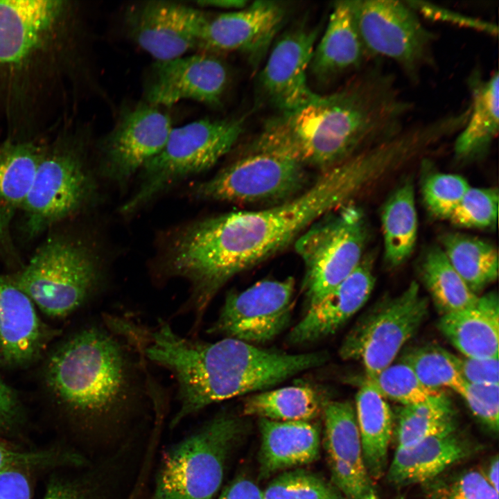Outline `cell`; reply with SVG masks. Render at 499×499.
Wrapping results in <instances>:
<instances>
[{"label":"cell","instance_id":"obj_39","mask_svg":"<svg viewBox=\"0 0 499 499\" xmlns=\"http://www.w3.org/2000/svg\"><path fill=\"white\" fill-rule=\"evenodd\" d=\"M499 193L497 188L470 187L448 220L466 229H489L498 221Z\"/></svg>","mask_w":499,"mask_h":499},{"label":"cell","instance_id":"obj_32","mask_svg":"<svg viewBox=\"0 0 499 499\" xmlns=\"http://www.w3.org/2000/svg\"><path fill=\"white\" fill-rule=\"evenodd\" d=\"M326 402L310 386H288L250 396L243 414L277 421H310L322 413Z\"/></svg>","mask_w":499,"mask_h":499},{"label":"cell","instance_id":"obj_35","mask_svg":"<svg viewBox=\"0 0 499 499\" xmlns=\"http://www.w3.org/2000/svg\"><path fill=\"white\" fill-rule=\"evenodd\" d=\"M402 360L430 389L448 387L461 395L466 385L459 370L457 356L439 347L430 345L414 349Z\"/></svg>","mask_w":499,"mask_h":499},{"label":"cell","instance_id":"obj_4","mask_svg":"<svg viewBox=\"0 0 499 499\" xmlns=\"http://www.w3.org/2000/svg\"><path fill=\"white\" fill-rule=\"evenodd\" d=\"M73 334L50 357L46 380L72 410L105 421H119L147 394L143 354L107 319Z\"/></svg>","mask_w":499,"mask_h":499},{"label":"cell","instance_id":"obj_18","mask_svg":"<svg viewBox=\"0 0 499 499\" xmlns=\"http://www.w3.org/2000/svg\"><path fill=\"white\" fill-rule=\"evenodd\" d=\"M229 79L226 64L210 53L155 61L145 83L146 103L161 107L192 100L218 107L221 105Z\"/></svg>","mask_w":499,"mask_h":499},{"label":"cell","instance_id":"obj_28","mask_svg":"<svg viewBox=\"0 0 499 499\" xmlns=\"http://www.w3.org/2000/svg\"><path fill=\"white\" fill-rule=\"evenodd\" d=\"M471 101L470 114L454 143V157L459 161H469L483 157L489 150L499 129V75L489 78L473 71L467 80Z\"/></svg>","mask_w":499,"mask_h":499},{"label":"cell","instance_id":"obj_44","mask_svg":"<svg viewBox=\"0 0 499 499\" xmlns=\"http://www.w3.org/2000/svg\"><path fill=\"white\" fill-rule=\"evenodd\" d=\"M24 467L0 471V499H31V485Z\"/></svg>","mask_w":499,"mask_h":499},{"label":"cell","instance_id":"obj_42","mask_svg":"<svg viewBox=\"0 0 499 499\" xmlns=\"http://www.w3.org/2000/svg\"><path fill=\"white\" fill-rule=\"evenodd\" d=\"M405 1L419 15L421 14L428 19L472 28L491 35L498 34L497 25L491 21L465 15L428 1L407 0Z\"/></svg>","mask_w":499,"mask_h":499},{"label":"cell","instance_id":"obj_22","mask_svg":"<svg viewBox=\"0 0 499 499\" xmlns=\"http://www.w3.org/2000/svg\"><path fill=\"white\" fill-rule=\"evenodd\" d=\"M373 268L372 254L364 255L347 279L308 307L304 317L290 331L289 342H312L338 331L369 299L375 284Z\"/></svg>","mask_w":499,"mask_h":499},{"label":"cell","instance_id":"obj_36","mask_svg":"<svg viewBox=\"0 0 499 499\" xmlns=\"http://www.w3.org/2000/svg\"><path fill=\"white\" fill-rule=\"evenodd\" d=\"M262 493L263 499H346L331 482L301 469L282 473Z\"/></svg>","mask_w":499,"mask_h":499},{"label":"cell","instance_id":"obj_8","mask_svg":"<svg viewBox=\"0 0 499 499\" xmlns=\"http://www.w3.org/2000/svg\"><path fill=\"white\" fill-rule=\"evenodd\" d=\"M245 430L238 417L221 412L173 444L164 455L151 499H213Z\"/></svg>","mask_w":499,"mask_h":499},{"label":"cell","instance_id":"obj_23","mask_svg":"<svg viewBox=\"0 0 499 499\" xmlns=\"http://www.w3.org/2000/svg\"><path fill=\"white\" fill-rule=\"evenodd\" d=\"M46 342V331L36 308L11 277L0 274V367L32 362Z\"/></svg>","mask_w":499,"mask_h":499},{"label":"cell","instance_id":"obj_41","mask_svg":"<svg viewBox=\"0 0 499 499\" xmlns=\"http://www.w3.org/2000/svg\"><path fill=\"white\" fill-rule=\"evenodd\" d=\"M473 414L491 432L499 427V384L466 383L460 395Z\"/></svg>","mask_w":499,"mask_h":499},{"label":"cell","instance_id":"obj_12","mask_svg":"<svg viewBox=\"0 0 499 499\" xmlns=\"http://www.w3.org/2000/svg\"><path fill=\"white\" fill-rule=\"evenodd\" d=\"M353 17L367 57L392 60L416 82L435 62L436 36L405 1H350Z\"/></svg>","mask_w":499,"mask_h":499},{"label":"cell","instance_id":"obj_11","mask_svg":"<svg viewBox=\"0 0 499 499\" xmlns=\"http://www.w3.org/2000/svg\"><path fill=\"white\" fill-rule=\"evenodd\" d=\"M306 167L258 139L210 179L192 187L199 200L237 204L279 203L306 188Z\"/></svg>","mask_w":499,"mask_h":499},{"label":"cell","instance_id":"obj_43","mask_svg":"<svg viewBox=\"0 0 499 499\" xmlns=\"http://www.w3.org/2000/svg\"><path fill=\"white\" fill-rule=\"evenodd\" d=\"M459 372L470 384H499L498 358H474L457 356Z\"/></svg>","mask_w":499,"mask_h":499},{"label":"cell","instance_id":"obj_38","mask_svg":"<svg viewBox=\"0 0 499 499\" xmlns=\"http://www.w3.org/2000/svg\"><path fill=\"white\" fill-rule=\"evenodd\" d=\"M423 486L425 499H498V491L474 469L443 474Z\"/></svg>","mask_w":499,"mask_h":499},{"label":"cell","instance_id":"obj_1","mask_svg":"<svg viewBox=\"0 0 499 499\" xmlns=\"http://www.w3.org/2000/svg\"><path fill=\"white\" fill-rule=\"evenodd\" d=\"M376 161L356 154L322 171L292 198L264 209L231 211L189 223L168 243L164 268L191 286L186 308L201 319L232 277L279 252L313 223L352 202L380 178Z\"/></svg>","mask_w":499,"mask_h":499},{"label":"cell","instance_id":"obj_30","mask_svg":"<svg viewBox=\"0 0 499 499\" xmlns=\"http://www.w3.org/2000/svg\"><path fill=\"white\" fill-rule=\"evenodd\" d=\"M384 259L396 268L412 254L418 233L414 189L410 181L399 186L385 203L381 213Z\"/></svg>","mask_w":499,"mask_h":499},{"label":"cell","instance_id":"obj_34","mask_svg":"<svg viewBox=\"0 0 499 499\" xmlns=\"http://www.w3.org/2000/svg\"><path fill=\"white\" fill-rule=\"evenodd\" d=\"M420 273L441 315L470 307L478 299L452 267L440 246H432L426 251Z\"/></svg>","mask_w":499,"mask_h":499},{"label":"cell","instance_id":"obj_49","mask_svg":"<svg viewBox=\"0 0 499 499\" xmlns=\"http://www.w3.org/2000/svg\"><path fill=\"white\" fill-rule=\"evenodd\" d=\"M200 7H211L233 11L242 9L250 3L247 0H206L196 2Z\"/></svg>","mask_w":499,"mask_h":499},{"label":"cell","instance_id":"obj_50","mask_svg":"<svg viewBox=\"0 0 499 499\" xmlns=\"http://www.w3.org/2000/svg\"><path fill=\"white\" fill-rule=\"evenodd\" d=\"M498 455L493 456L489 462L486 468L482 471L489 484L498 491Z\"/></svg>","mask_w":499,"mask_h":499},{"label":"cell","instance_id":"obj_37","mask_svg":"<svg viewBox=\"0 0 499 499\" xmlns=\"http://www.w3.org/2000/svg\"><path fill=\"white\" fill-rule=\"evenodd\" d=\"M366 379L385 399H391L402 405L424 402L442 392L426 387L412 369L403 360L392 363L376 376Z\"/></svg>","mask_w":499,"mask_h":499},{"label":"cell","instance_id":"obj_17","mask_svg":"<svg viewBox=\"0 0 499 499\" xmlns=\"http://www.w3.org/2000/svg\"><path fill=\"white\" fill-rule=\"evenodd\" d=\"M319 35L317 28L299 25L285 32L272 45L258 77L263 100L286 113L316 100L308 80Z\"/></svg>","mask_w":499,"mask_h":499},{"label":"cell","instance_id":"obj_6","mask_svg":"<svg viewBox=\"0 0 499 499\" xmlns=\"http://www.w3.org/2000/svg\"><path fill=\"white\" fill-rule=\"evenodd\" d=\"M43 313L62 318L76 310L102 280L97 254L82 239L61 233L46 238L11 277Z\"/></svg>","mask_w":499,"mask_h":499},{"label":"cell","instance_id":"obj_2","mask_svg":"<svg viewBox=\"0 0 499 499\" xmlns=\"http://www.w3.org/2000/svg\"><path fill=\"white\" fill-rule=\"evenodd\" d=\"M413 108L376 62L338 91L270 119L256 139L324 171L398 134Z\"/></svg>","mask_w":499,"mask_h":499},{"label":"cell","instance_id":"obj_27","mask_svg":"<svg viewBox=\"0 0 499 499\" xmlns=\"http://www.w3.org/2000/svg\"><path fill=\"white\" fill-rule=\"evenodd\" d=\"M438 327L464 356L498 358L499 299L497 292L478 297L470 307L441 315Z\"/></svg>","mask_w":499,"mask_h":499},{"label":"cell","instance_id":"obj_26","mask_svg":"<svg viewBox=\"0 0 499 499\" xmlns=\"http://www.w3.org/2000/svg\"><path fill=\"white\" fill-rule=\"evenodd\" d=\"M368 58L354 22L350 1L335 2L326 28L315 46L309 73L320 83H328L360 67Z\"/></svg>","mask_w":499,"mask_h":499},{"label":"cell","instance_id":"obj_45","mask_svg":"<svg viewBox=\"0 0 499 499\" xmlns=\"http://www.w3.org/2000/svg\"><path fill=\"white\" fill-rule=\"evenodd\" d=\"M47 459V455L17 450L0 441V471L12 467H27Z\"/></svg>","mask_w":499,"mask_h":499},{"label":"cell","instance_id":"obj_10","mask_svg":"<svg viewBox=\"0 0 499 499\" xmlns=\"http://www.w3.org/2000/svg\"><path fill=\"white\" fill-rule=\"evenodd\" d=\"M84 148L77 138L62 137L44 146L32 186L21 210L23 229L35 238L81 211L94 193Z\"/></svg>","mask_w":499,"mask_h":499},{"label":"cell","instance_id":"obj_40","mask_svg":"<svg viewBox=\"0 0 499 499\" xmlns=\"http://www.w3.org/2000/svg\"><path fill=\"white\" fill-rule=\"evenodd\" d=\"M470 187L459 175L437 173L424 181L422 196L432 216L448 220Z\"/></svg>","mask_w":499,"mask_h":499},{"label":"cell","instance_id":"obj_25","mask_svg":"<svg viewBox=\"0 0 499 499\" xmlns=\"http://www.w3.org/2000/svg\"><path fill=\"white\" fill-rule=\"evenodd\" d=\"M259 428L261 479L280 471L310 464L319 456L320 432L310 421H277L259 418Z\"/></svg>","mask_w":499,"mask_h":499},{"label":"cell","instance_id":"obj_7","mask_svg":"<svg viewBox=\"0 0 499 499\" xmlns=\"http://www.w3.org/2000/svg\"><path fill=\"white\" fill-rule=\"evenodd\" d=\"M243 125L238 118L201 119L173 128L162 150L140 170L139 186L121 213H133L180 182L213 167L233 148Z\"/></svg>","mask_w":499,"mask_h":499},{"label":"cell","instance_id":"obj_3","mask_svg":"<svg viewBox=\"0 0 499 499\" xmlns=\"http://www.w3.org/2000/svg\"><path fill=\"white\" fill-rule=\"evenodd\" d=\"M140 347L145 358L176 378L180 405L171 427L211 404L272 387L328 359L324 351L289 354L229 338L194 340L177 334L165 322L143 330Z\"/></svg>","mask_w":499,"mask_h":499},{"label":"cell","instance_id":"obj_9","mask_svg":"<svg viewBox=\"0 0 499 499\" xmlns=\"http://www.w3.org/2000/svg\"><path fill=\"white\" fill-rule=\"evenodd\" d=\"M367 237L365 215L351 202L326 214L297 238L295 249L304 265L302 290L308 307L354 271Z\"/></svg>","mask_w":499,"mask_h":499},{"label":"cell","instance_id":"obj_29","mask_svg":"<svg viewBox=\"0 0 499 499\" xmlns=\"http://www.w3.org/2000/svg\"><path fill=\"white\" fill-rule=\"evenodd\" d=\"M356 416L365 464L374 480L385 476L394 419L385 399L366 379L356 396Z\"/></svg>","mask_w":499,"mask_h":499},{"label":"cell","instance_id":"obj_48","mask_svg":"<svg viewBox=\"0 0 499 499\" xmlns=\"http://www.w3.org/2000/svg\"><path fill=\"white\" fill-rule=\"evenodd\" d=\"M43 499H86L83 493L71 484L65 482H51Z\"/></svg>","mask_w":499,"mask_h":499},{"label":"cell","instance_id":"obj_16","mask_svg":"<svg viewBox=\"0 0 499 499\" xmlns=\"http://www.w3.org/2000/svg\"><path fill=\"white\" fill-rule=\"evenodd\" d=\"M173 129L170 116L147 103L123 110L100 143V168L123 185L165 146Z\"/></svg>","mask_w":499,"mask_h":499},{"label":"cell","instance_id":"obj_19","mask_svg":"<svg viewBox=\"0 0 499 499\" xmlns=\"http://www.w3.org/2000/svg\"><path fill=\"white\" fill-rule=\"evenodd\" d=\"M286 16L284 6L272 1H256L240 10L209 15L198 49L210 54L238 52L256 67L268 54Z\"/></svg>","mask_w":499,"mask_h":499},{"label":"cell","instance_id":"obj_20","mask_svg":"<svg viewBox=\"0 0 499 499\" xmlns=\"http://www.w3.org/2000/svg\"><path fill=\"white\" fill-rule=\"evenodd\" d=\"M322 414L331 482L346 499H380L365 464L355 408L349 401H326Z\"/></svg>","mask_w":499,"mask_h":499},{"label":"cell","instance_id":"obj_13","mask_svg":"<svg viewBox=\"0 0 499 499\" xmlns=\"http://www.w3.org/2000/svg\"><path fill=\"white\" fill-rule=\"evenodd\" d=\"M428 299L412 281L401 294L381 300L357 322L345 338L340 356L360 360L367 378L387 367L427 316Z\"/></svg>","mask_w":499,"mask_h":499},{"label":"cell","instance_id":"obj_51","mask_svg":"<svg viewBox=\"0 0 499 499\" xmlns=\"http://www.w3.org/2000/svg\"><path fill=\"white\" fill-rule=\"evenodd\" d=\"M394 499H408L404 495H398Z\"/></svg>","mask_w":499,"mask_h":499},{"label":"cell","instance_id":"obj_21","mask_svg":"<svg viewBox=\"0 0 499 499\" xmlns=\"http://www.w3.org/2000/svg\"><path fill=\"white\" fill-rule=\"evenodd\" d=\"M480 450V446L458 428L438 433L396 448L385 476L396 488L423 485Z\"/></svg>","mask_w":499,"mask_h":499},{"label":"cell","instance_id":"obj_46","mask_svg":"<svg viewBox=\"0 0 499 499\" xmlns=\"http://www.w3.org/2000/svg\"><path fill=\"white\" fill-rule=\"evenodd\" d=\"M213 499H263L262 490L252 480L237 478Z\"/></svg>","mask_w":499,"mask_h":499},{"label":"cell","instance_id":"obj_5","mask_svg":"<svg viewBox=\"0 0 499 499\" xmlns=\"http://www.w3.org/2000/svg\"><path fill=\"white\" fill-rule=\"evenodd\" d=\"M76 19L68 1L0 0V111L5 115L24 111L60 75L76 39Z\"/></svg>","mask_w":499,"mask_h":499},{"label":"cell","instance_id":"obj_14","mask_svg":"<svg viewBox=\"0 0 499 499\" xmlns=\"http://www.w3.org/2000/svg\"><path fill=\"white\" fill-rule=\"evenodd\" d=\"M295 279H264L240 292H229L210 333L251 344L276 338L290 323Z\"/></svg>","mask_w":499,"mask_h":499},{"label":"cell","instance_id":"obj_47","mask_svg":"<svg viewBox=\"0 0 499 499\" xmlns=\"http://www.w3.org/2000/svg\"><path fill=\"white\" fill-rule=\"evenodd\" d=\"M17 410V396L12 389L0 378V427L10 423Z\"/></svg>","mask_w":499,"mask_h":499},{"label":"cell","instance_id":"obj_33","mask_svg":"<svg viewBox=\"0 0 499 499\" xmlns=\"http://www.w3.org/2000/svg\"><path fill=\"white\" fill-rule=\"evenodd\" d=\"M394 433L396 448H404L438 433L458 428L450 399L441 392L427 401L402 405L397 410Z\"/></svg>","mask_w":499,"mask_h":499},{"label":"cell","instance_id":"obj_15","mask_svg":"<svg viewBox=\"0 0 499 499\" xmlns=\"http://www.w3.org/2000/svg\"><path fill=\"white\" fill-rule=\"evenodd\" d=\"M209 15L192 6L170 1H146L128 6L123 15L128 37L156 61L198 49Z\"/></svg>","mask_w":499,"mask_h":499},{"label":"cell","instance_id":"obj_31","mask_svg":"<svg viewBox=\"0 0 499 499\" xmlns=\"http://www.w3.org/2000/svg\"><path fill=\"white\" fill-rule=\"evenodd\" d=\"M441 243L452 267L476 295L497 279L498 252L493 244L459 233L444 234Z\"/></svg>","mask_w":499,"mask_h":499},{"label":"cell","instance_id":"obj_24","mask_svg":"<svg viewBox=\"0 0 499 499\" xmlns=\"http://www.w3.org/2000/svg\"><path fill=\"white\" fill-rule=\"evenodd\" d=\"M44 146L33 141L8 140L0 145V258L18 263L11 227L30 191Z\"/></svg>","mask_w":499,"mask_h":499}]
</instances>
